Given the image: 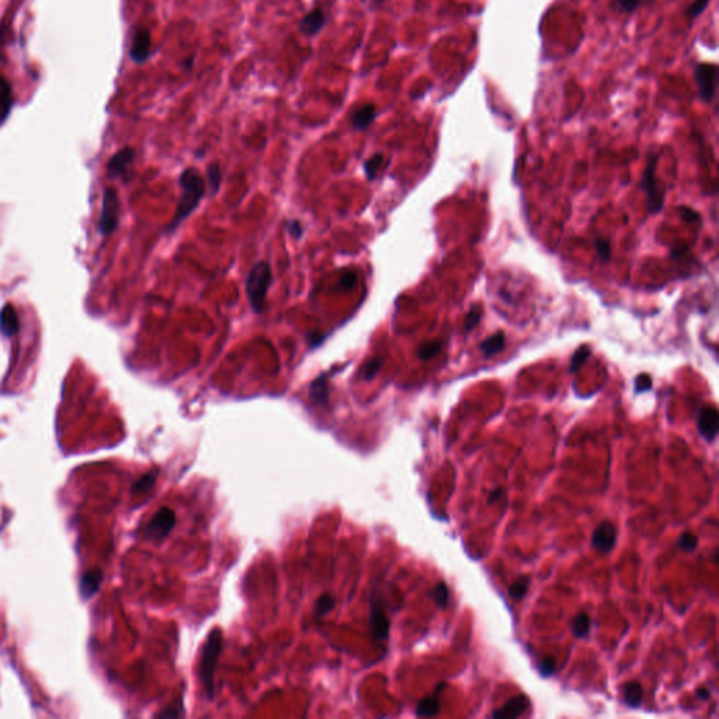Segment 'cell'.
Returning <instances> with one entry per match:
<instances>
[{"label": "cell", "mask_w": 719, "mask_h": 719, "mask_svg": "<svg viewBox=\"0 0 719 719\" xmlns=\"http://www.w3.org/2000/svg\"><path fill=\"white\" fill-rule=\"evenodd\" d=\"M178 185H180V190H182V193H180V199L177 203L174 217H173L170 225L167 227L169 232L174 231L199 207V204L203 200L206 190H207L204 178L196 167L185 169L182 171V174H180Z\"/></svg>", "instance_id": "1"}, {"label": "cell", "mask_w": 719, "mask_h": 719, "mask_svg": "<svg viewBox=\"0 0 719 719\" xmlns=\"http://www.w3.org/2000/svg\"><path fill=\"white\" fill-rule=\"evenodd\" d=\"M224 649V632L221 628H214L201 649L200 664H199V678L203 684L206 695L208 699H213L215 695L214 687V676L217 670V663Z\"/></svg>", "instance_id": "2"}, {"label": "cell", "mask_w": 719, "mask_h": 719, "mask_svg": "<svg viewBox=\"0 0 719 719\" xmlns=\"http://www.w3.org/2000/svg\"><path fill=\"white\" fill-rule=\"evenodd\" d=\"M271 281L273 276L269 263L259 262L250 269L246 280V294L255 313H262L264 311Z\"/></svg>", "instance_id": "3"}, {"label": "cell", "mask_w": 719, "mask_h": 719, "mask_svg": "<svg viewBox=\"0 0 719 719\" xmlns=\"http://www.w3.org/2000/svg\"><path fill=\"white\" fill-rule=\"evenodd\" d=\"M657 155H650L646 163V169L642 176L641 186L645 190L648 196V208L649 213L657 214L663 208L664 204V187L660 185V182L656 177V167H657Z\"/></svg>", "instance_id": "4"}, {"label": "cell", "mask_w": 719, "mask_h": 719, "mask_svg": "<svg viewBox=\"0 0 719 719\" xmlns=\"http://www.w3.org/2000/svg\"><path fill=\"white\" fill-rule=\"evenodd\" d=\"M694 80L698 96L704 103H711L718 86V66L715 64L701 62L694 68Z\"/></svg>", "instance_id": "5"}, {"label": "cell", "mask_w": 719, "mask_h": 719, "mask_svg": "<svg viewBox=\"0 0 719 719\" xmlns=\"http://www.w3.org/2000/svg\"><path fill=\"white\" fill-rule=\"evenodd\" d=\"M118 215H120V201L117 192L111 187L104 190L103 194V204H101V214L99 221V231L101 235L107 236L113 234L118 225Z\"/></svg>", "instance_id": "6"}, {"label": "cell", "mask_w": 719, "mask_h": 719, "mask_svg": "<svg viewBox=\"0 0 719 719\" xmlns=\"http://www.w3.org/2000/svg\"><path fill=\"white\" fill-rule=\"evenodd\" d=\"M176 525V514L169 507H162L148 522L145 528V535L149 539H155V541H160L164 539L169 532Z\"/></svg>", "instance_id": "7"}, {"label": "cell", "mask_w": 719, "mask_h": 719, "mask_svg": "<svg viewBox=\"0 0 719 719\" xmlns=\"http://www.w3.org/2000/svg\"><path fill=\"white\" fill-rule=\"evenodd\" d=\"M617 539V529L614 524L608 520L601 521L593 531L592 535V546L599 553H610Z\"/></svg>", "instance_id": "8"}, {"label": "cell", "mask_w": 719, "mask_h": 719, "mask_svg": "<svg viewBox=\"0 0 719 719\" xmlns=\"http://www.w3.org/2000/svg\"><path fill=\"white\" fill-rule=\"evenodd\" d=\"M150 33L145 27H138L134 31L129 48V57L135 64H143L150 57Z\"/></svg>", "instance_id": "9"}, {"label": "cell", "mask_w": 719, "mask_h": 719, "mask_svg": "<svg viewBox=\"0 0 719 719\" xmlns=\"http://www.w3.org/2000/svg\"><path fill=\"white\" fill-rule=\"evenodd\" d=\"M698 432L706 441H713V439L718 434V426H719V416L718 411L713 406H704L698 413L697 420Z\"/></svg>", "instance_id": "10"}, {"label": "cell", "mask_w": 719, "mask_h": 719, "mask_svg": "<svg viewBox=\"0 0 719 719\" xmlns=\"http://www.w3.org/2000/svg\"><path fill=\"white\" fill-rule=\"evenodd\" d=\"M135 157V152L132 148L127 146L118 150L107 164V173L110 177H121L124 178L128 174V169Z\"/></svg>", "instance_id": "11"}, {"label": "cell", "mask_w": 719, "mask_h": 719, "mask_svg": "<svg viewBox=\"0 0 719 719\" xmlns=\"http://www.w3.org/2000/svg\"><path fill=\"white\" fill-rule=\"evenodd\" d=\"M370 624L377 641H385L390 636V620L378 601H373L371 604Z\"/></svg>", "instance_id": "12"}, {"label": "cell", "mask_w": 719, "mask_h": 719, "mask_svg": "<svg viewBox=\"0 0 719 719\" xmlns=\"http://www.w3.org/2000/svg\"><path fill=\"white\" fill-rule=\"evenodd\" d=\"M327 19H326V15L322 9L316 8V9H312L311 12H308L298 23V30L305 34V36H309V37H313L316 36L326 24Z\"/></svg>", "instance_id": "13"}, {"label": "cell", "mask_w": 719, "mask_h": 719, "mask_svg": "<svg viewBox=\"0 0 719 719\" xmlns=\"http://www.w3.org/2000/svg\"><path fill=\"white\" fill-rule=\"evenodd\" d=\"M529 705V699L521 694L518 697L510 698L500 709L494 711L490 716L494 719H513L522 715Z\"/></svg>", "instance_id": "14"}, {"label": "cell", "mask_w": 719, "mask_h": 719, "mask_svg": "<svg viewBox=\"0 0 719 719\" xmlns=\"http://www.w3.org/2000/svg\"><path fill=\"white\" fill-rule=\"evenodd\" d=\"M377 118V108L373 103H367L355 108L351 114V125L354 129L364 131L367 129Z\"/></svg>", "instance_id": "15"}, {"label": "cell", "mask_w": 719, "mask_h": 719, "mask_svg": "<svg viewBox=\"0 0 719 719\" xmlns=\"http://www.w3.org/2000/svg\"><path fill=\"white\" fill-rule=\"evenodd\" d=\"M101 581H103V572L100 569H92V571H86L82 578H80V583H79V590H80V595L85 600L93 597L99 589H100V585H101Z\"/></svg>", "instance_id": "16"}, {"label": "cell", "mask_w": 719, "mask_h": 719, "mask_svg": "<svg viewBox=\"0 0 719 719\" xmlns=\"http://www.w3.org/2000/svg\"><path fill=\"white\" fill-rule=\"evenodd\" d=\"M20 329V322H19V315L15 309L13 305L8 304L2 308V311H0V333H2L3 336H13L19 332Z\"/></svg>", "instance_id": "17"}, {"label": "cell", "mask_w": 719, "mask_h": 719, "mask_svg": "<svg viewBox=\"0 0 719 719\" xmlns=\"http://www.w3.org/2000/svg\"><path fill=\"white\" fill-rule=\"evenodd\" d=\"M13 107V90L10 83L0 78V122H3Z\"/></svg>", "instance_id": "18"}, {"label": "cell", "mask_w": 719, "mask_h": 719, "mask_svg": "<svg viewBox=\"0 0 719 719\" xmlns=\"http://www.w3.org/2000/svg\"><path fill=\"white\" fill-rule=\"evenodd\" d=\"M309 397L312 402L319 405H326L329 399V384L326 376H319L316 380L312 381L309 387Z\"/></svg>", "instance_id": "19"}, {"label": "cell", "mask_w": 719, "mask_h": 719, "mask_svg": "<svg viewBox=\"0 0 719 719\" xmlns=\"http://www.w3.org/2000/svg\"><path fill=\"white\" fill-rule=\"evenodd\" d=\"M504 346H506V337L501 332H499L496 334H492L486 340H483L480 343L479 348L485 357H492V355L497 354L499 351H501L504 348Z\"/></svg>", "instance_id": "20"}, {"label": "cell", "mask_w": 719, "mask_h": 719, "mask_svg": "<svg viewBox=\"0 0 719 719\" xmlns=\"http://www.w3.org/2000/svg\"><path fill=\"white\" fill-rule=\"evenodd\" d=\"M643 688L638 681L627 683L624 687V701L631 708H638L642 704Z\"/></svg>", "instance_id": "21"}, {"label": "cell", "mask_w": 719, "mask_h": 719, "mask_svg": "<svg viewBox=\"0 0 719 719\" xmlns=\"http://www.w3.org/2000/svg\"><path fill=\"white\" fill-rule=\"evenodd\" d=\"M439 711H440V701L434 695V697H427L419 702V705L416 708V715L418 716H434L439 713Z\"/></svg>", "instance_id": "22"}, {"label": "cell", "mask_w": 719, "mask_h": 719, "mask_svg": "<svg viewBox=\"0 0 719 719\" xmlns=\"http://www.w3.org/2000/svg\"><path fill=\"white\" fill-rule=\"evenodd\" d=\"M590 617L586 613H581L574 618L572 632L576 638H585L590 631Z\"/></svg>", "instance_id": "23"}, {"label": "cell", "mask_w": 719, "mask_h": 719, "mask_svg": "<svg viewBox=\"0 0 719 719\" xmlns=\"http://www.w3.org/2000/svg\"><path fill=\"white\" fill-rule=\"evenodd\" d=\"M443 348V343L441 341H426L423 343L419 350H418V355L420 360H423V362H427V360H432L433 357H436L437 354H440Z\"/></svg>", "instance_id": "24"}, {"label": "cell", "mask_w": 719, "mask_h": 719, "mask_svg": "<svg viewBox=\"0 0 719 719\" xmlns=\"http://www.w3.org/2000/svg\"><path fill=\"white\" fill-rule=\"evenodd\" d=\"M207 176H208V183H210L211 192H213V194H215L220 190L221 182H222V171H221L220 163H217V162L211 163L207 167Z\"/></svg>", "instance_id": "25"}, {"label": "cell", "mask_w": 719, "mask_h": 719, "mask_svg": "<svg viewBox=\"0 0 719 719\" xmlns=\"http://www.w3.org/2000/svg\"><path fill=\"white\" fill-rule=\"evenodd\" d=\"M156 476L157 474L153 471V472H149L146 475H143L142 478H139L131 487V493L132 494H139V493H145L148 492L149 489H152V486L155 485L156 482Z\"/></svg>", "instance_id": "26"}, {"label": "cell", "mask_w": 719, "mask_h": 719, "mask_svg": "<svg viewBox=\"0 0 719 719\" xmlns=\"http://www.w3.org/2000/svg\"><path fill=\"white\" fill-rule=\"evenodd\" d=\"M383 162H384V155L383 153H376V155H373L370 159H367L364 162V171H366V176H367V178L370 180V182L377 177V173H378L380 167L383 166Z\"/></svg>", "instance_id": "27"}, {"label": "cell", "mask_w": 719, "mask_h": 719, "mask_svg": "<svg viewBox=\"0 0 719 719\" xmlns=\"http://www.w3.org/2000/svg\"><path fill=\"white\" fill-rule=\"evenodd\" d=\"M383 364H384V357H374L371 358L370 362H367L364 364V369H363V377L367 380V381H371L377 377V374L381 371L383 369Z\"/></svg>", "instance_id": "28"}, {"label": "cell", "mask_w": 719, "mask_h": 719, "mask_svg": "<svg viewBox=\"0 0 719 719\" xmlns=\"http://www.w3.org/2000/svg\"><path fill=\"white\" fill-rule=\"evenodd\" d=\"M711 0H694V2L684 10V15L688 20V23H692L697 17H699L704 10L708 8Z\"/></svg>", "instance_id": "29"}, {"label": "cell", "mask_w": 719, "mask_h": 719, "mask_svg": "<svg viewBox=\"0 0 719 719\" xmlns=\"http://www.w3.org/2000/svg\"><path fill=\"white\" fill-rule=\"evenodd\" d=\"M590 354H592V348H590V346H582V347H579V348L575 351V354H574L572 360H571V369H569V370H571V373L578 371V370L582 367V364H583V363L586 362V360L590 357Z\"/></svg>", "instance_id": "30"}, {"label": "cell", "mask_w": 719, "mask_h": 719, "mask_svg": "<svg viewBox=\"0 0 719 719\" xmlns=\"http://www.w3.org/2000/svg\"><path fill=\"white\" fill-rule=\"evenodd\" d=\"M482 315H483V309H482L480 305L472 306L471 311L468 312V315L464 319V330L469 332V330L475 329L479 325V322L482 319Z\"/></svg>", "instance_id": "31"}, {"label": "cell", "mask_w": 719, "mask_h": 719, "mask_svg": "<svg viewBox=\"0 0 719 719\" xmlns=\"http://www.w3.org/2000/svg\"><path fill=\"white\" fill-rule=\"evenodd\" d=\"M334 603H336V600H334V597L332 595H327V593L322 595L318 599L316 604H315V614H316V617H323L329 611H332L333 607H334Z\"/></svg>", "instance_id": "32"}, {"label": "cell", "mask_w": 719, "mask_h": 719, "mask_svg": "<svg viewBox=\"0 0 719 719\" xmlns=\"http://www.w3.org/2000/svg\"><path fill=\"white\" fill-rule=\"evenodd\" d=\"M528 583H529V581H528V578H525V576H522V578L517 579V581L510 586V589H508V595H510V597H511L513 600H522V599H524V596H525V593H527V590H528Z\"/></svg>", "instance_id": "33"}, {"label": "cell", "mask_w": 719, "mask_h": 719, "mask_svg": "<svg viewBox=\"0 0 719 719\" xmlns=\"http://www.w3.org/2000/svg\"><path fill=\"white\" fill-rule=\"evenodd\" d=\"M642 3V0H613L614 9L620 13L631 15L634 13Z\"/></svg>", "instance_id": "34"}, {"label": "cell", "mask_w": 719, "mask_h": 719, "mask_svg": "<svg viewBox=\"0 0 719 719\" xmlns=\"http://www.w3.org/2000/svg\"><path fill=\"white\" fill-rule=\"evenodd\" d=\"M697 546H698V538L692 532H683L680 535V538H678V547L683 551L691 553V551H694L697 548Z\"/></svg>", "instance_id": "35"}, {"label": "cell", "mask_w": 719, "mask_h": 719, "mask_svg": "<svg viewBox=\"0 0 719 719\" xmlns=\"http://www.w3.org/2000/svg\"><path fill=\"white\" fill-rule=\"evenodd\" d=\"M596 250H597L599 259L603 263H608L610 262V259H611V243H610L608 239H606V238L596 239Z\"/></svg>", "instance_id": "36"}, {"label": "cell", "mask_w": 719, "mask_h": 719, "mask_svg": "<svg viewBox=\"0 0 719 719\" xmlns=\"http://www.w3.org/2000/svg\"><path fill=\"white\" fill-rule=\"evenodd\" d=\"M433 599L440 608H446L448 604V588L444 583H439L433 590Z\"/></svg>", "instance_id": "37"}, {"label": "cell", "mask_w": 719, "mask_h": 719, "mask_svg": "<svg viewBox=\"0 0 719 719\" xmlns=\"http://www.w3.org/2000/svg\"><path fill=\"white\" fill-rule=\"evenodd\" d=\"M652 385H653V381L650 378L649 374H639L636 378H635V391L639 394V392H646V391H650L652 390Z\"/></svg>", "instance_id": "38"}, {"label": "cell", "mask_w": 719, "mask_h": 719, "mask_svg": "<svg viewBox=\"0 0 719 719\" xmlns=\"http://www.w3.org/2000/svg\"><path fill=\"white\" fill-rule=\"evenodd\" d=\"M555 667H557V663H555V659L551 657V656H547L541 660V663H539V671H541V674L544 677H550L555 673Z\"/></svg>", "instance_id": "39"}, {"label": "cell", "mask_w": 719, "mask_h": 719, "mask_svg": "<svg viewBox=\"0 0 719 719\" xmlns=\"http://www.w3.org/2000/svg\"><path fill=\"white\" fill-rule=\"evenodd\" d=\"M185 712H183V702L178 704V706H169L166 711H162L160 713H157L156 716L159 718H177V716H183Z\"/></svg>", "instance_id": "40"}, {"label": "cell", "mask_w": 719, "mask_h": 719, "mask_svg": "<svg viewBox=\"0 0 719 719\" xmlns=\"http://www.w3.org/2000/svg\"><path fill=\"white\" fill-rule=\"evenodd\" d=\"M355 283H357V276L353 273H347L340 278L337 287H340V290H343V291H348L355 285Z\"/></svg>", "instance_id": "41"}, {"label": "cell", "mask_w": 719, "mask_h": 719, "mask_svg": "<svg viewBox=\"0 0 719 719\" xmlns=\"http://www.w3.org/2000/svg\"><path fill=\"white\" fill-rule=\"evenodd\" d=\"M287 231H288V232H290L295 239H299V238L302 236V234H304V228H302L301 222H299V221H297V220H292V221H290V222L287 224Z\"/></svg>", "instance_id": "42"}, {"label": "cell", "mask_w": 719, "mask_h": 719, "mask_svg": "<svg viewBox=\"0 0 719 719\" xmlns=\"http://www.w3.org/2000/svg\"><path fill=\"white\" fill-rule=\"evenodd\" d=\"M680 214H681V218L684 221H688V222L698 221V218H699V215L694 210H691L688 207H680Z\"/></svg>", "instance_id": "43"}, {"label": "cell", "mask_w": 719, "mask_h": 719, "mask_svg": "<svg viewBox=\"0 0 719 719\" xmlns=\"http://www.w3.org/2000/svg\"><path fill=\"white\" fill-rule=\"evenodd\" d=\"M695 694H697V697H698L699 699H702V701H705V699H708V698L711 697V691H709L708 688H704V687L698 688Z\"/></svg>", "instance_id": "44"}, {"label": "cell", "mask_w": 719, "mask_h": 719, "mask_svg": "<svg viewBox=\"0 0 719 719\" xmlns=\"http://www.w3.org/2000/svg\"><path fill=\"white\" fill-rule=\"evenodd\" d=\"M194 61H196V55H192L189 57L187 59L183 61V68L187 69V71H192L193 69V65H194Z\"/></svg>", "instance_id": "45"}, {"label": "cell", "mask_w": 719, "mask_h": 719, "mask_svg": "<svg viewBox=\"0 0 719 719\" xmlns=\"http://www.w3.org/2000/svg\"><path fill=\"white\" fill-rule=\"evenodd\" d=\"M501 493H503V490H501V489H496V490L490 492V496H489L487 504H492V503H493V500H497V499L500 497V494H501Z\"/></svg>", "instance_id": "46"}, {"label": "cell", "mask_w": 719, "mask_h": 719, "mask_svg": "<svg viewBox=\"0 0 719 719\" xmlns=\"http://www.w3.org/2000/svg\"><path fill=\"white\" fill-rule=\"evenodd\" d=\"M370 2H373V3H376V5H380V3H383V2H384V0H370Z\"/></svg>", "instance_id": "47"}]
</instances>
